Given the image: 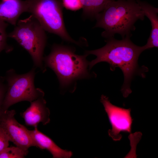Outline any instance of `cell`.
<instances>
[{
  "label": "cell",
  "mask_w": 158,
  "mask_h": 158,
  "mask_svg": "<svg viewBox=\"0 0 158 158\" xmlns=\"http://www.w3.org/2000/svg\"><path fill=\"white\" fill-rule=\"evenodd\" d=\"M44 97L30 102V107L22 114L27 125L35 128L40 123L46 125L50 122V111Z\"/></svg>",
  "instance_id": "cell-9"
},
{
  "label": "cell",
  "mask_w": 158,
  "mask_h": 158,
  "mask_svg": "<svg viewBox=\"0 0 158 158\" xmlns=\"http://www.w3.org/2000/svg\"><path fill=\"white\" fill-rule=\"evenodd\" d=\"M144 16L139 0H113L96 16L94 27L103 29L102 35L106 39L116 34L124 38L130 37L131 32L135 29V22L143 20Z\"/></svg>",
  "instance_id": "cell-2"
},
{
  "label": "cell",
  "mask_w": 158,
  "mask_h": 158,
  "mask_svg": "<svg viewBox=\"0 0 158 158\" xmlns=\"http://www.w3.org/2000/svg\"><path fill=\"white\" fill-rule=\"evenodd\" d=\"M8 25V23L0 20V53L3 50H5L6 52H9L13 49V48L8 45L7 43L8 36L6 29Z\"/></svg>",
  "instance_id": "cell-15"
},
{
  "label": "cell",
  "mask_w": 158,
  "mask_h": 158,
  "mask_svg": "<svg viewBox=\"0 0 158 158\" xmlns=\"http://www.w3.org/2000/svg\"><path fill=\"white\" fill-rule=\"evenodd\" d=\"M139 3L145 16H147L151 23L152 30L147 43L142 46L144 51L147 49L158 47V9L151 5L140 1Z\"/></svg>",
  "instance_id": "cell-12"
},
{
  "label": "cell",
  "mask_w": 158,
  "mask_h": 158,
  "mask_svg": "<svg viewBox=\"0 0 158 158\" xmlns=\"http://www.w3.org/2000/svg\"><path fill=\"white\" fill-rule=\"evenodd\" d=\"M11 0H2V1H10Z\"/></svg>",
  "instance_id": "cell-19"
},
{
  "label": "cell",
  "mask_w": 158,
  "mask_h": 158,
  "mask_svg": "<svg viewBox=\"0 0 158 158\" xmlns=\"http://www.w3.org/2000/svg\"><path fill=\"white\" fill-rule=\"evenodd\" d=\"M27 155L17 146L7 147L0 151V158H23Z\"/></svg>",
  "instance_id": "cell-14"
},
{
  "label": "cell",
  "mask_w": 158,
  "mask_h": 158,
  "mask_svg": "<svg viewBox=\"0 0 158 158\" xmlns=\"http://www.w3.org/2000/svg\"><path fill=\"white\" fill-rule=\"evenodd\" d=\"M130 37H126L121 40L113 37L107 38L106 44L103 47L85 53L87 56L92 54L96 57L89 63L90 69L98 63L105 62L109 64L111 70L114 71L117 67L121 70L124 80L121 90L125 97L132 92L130 83L134 76L138 75L144 78L148 70L145 66L140 68L138 64L140 55L144 51L142 46L134 44Z\"/></svg>",
  "instance_id": "cell-1"
},
{
  "label": "cell",
  "mask_w": 158,
  "mask_h": 158,
  "mask_svg": "<svg viewBox=\"0 0 158 158\" xmlns=\"http://www.w3.org/2000/svg\"><path fill=\"white\" fill-rule=\"evenodd\" d=\"M13 31L8 37L16 40L30 54L34 66L43 72V55L47 36L45 30L32 15L24 19L18 20Z\"/></svg>",
  "instance_id": "cell-4"
},
{
  "label": "cell",
  "mask_w": 158,
  "mask_h": 158,
  "mask_svg": "<svg viewBox=\"0 0 158 158\" xmlns=\"http://www.w3.org/2000/svg\"><path fill=\"white\" fill-rule=\"evenodd\" d=\"M35 68L33 67L29 72L22 74H18L13 69L6 72L4 77L7 89L1 111L8 110L11 106L18 102H30L44 97V92L35 87L34 85Z\"/></svg>",
  "instance_id": "cell-6"
},
{
  "label": "cell",
  "mask_w": 158,
  "mask_h": 158,
  "mask_svg": "<svg viewBox=\"0 0 158 158\" xmlns=\"http://www.w3.org/2000/svg\"><path fill=\"white\" fill-rule=\"evenodd\" d=\"M75 52L71 47L55 44L50 53L43 58L45 65L54 72L62 87L91 75L87 69L89 63L86 59L87 55H78Z\"/></svg>",
  "instance_id": "cell-3"
},
{
  "label": "cell",
  "mask_w": 158,
  "mask_h": 158,
  "mask_svg": "<svg viewBox=\"0 0 158 158\" xmlns=\"http://www.w3.org/2000/svg\"><path fill=\"white\" fill-rule=\"evenodd\" d=\"M27 10V0L2 1L0 2V20L15 26L20 15Z\"/></svg>",
  "instance_id": "cell-11"
},
{
  "label": "cell",
  "mask_w": 158,
  "mask_h": 158,
  "mask_svg": "<svg viewBox=\"0 0 158 158\" xmlns=\"http://www.w3.org/2000/svg\"><path fill=\"white\" fill-rule=\"evenodd\" d=\"M63 6L71 11H77L82 8L80 0H61Z\"/></svg>",
  "instance_id": "cell-16"
},
{
  "label": "cell",
  "mask_w": 158,
  "mask_h": 158,
  "mask_svg": "<svg viewBox=\"0 0 158 158\" xmlns=\"http://www.w3.org/2000/svg\"><path fill=\"white\" fill-rule=\"evenodd\" d=\"M7 89V84L4 77L0 76V112L2 110Z\"/></svg>",
  "instance_id": "cell-17"
},
{
  "label": "cell",
  "mask_w": 158,
  "mask_h": 158,
  "mask_svg": "<svg viewBox=\"0 0 158 158\" xmlns=\"http://www.w3.org/2000/svg\"><path fill=\"white\" fill-rule=\"evenodd\" d=\"M9 141L8 135L4 130L0 127V151L8 146Z\"/></svg>",
  "instance_id": "cell-18"
},
{
  "label": "cell",
  "mask_w": 158,
  "mask_h": 158,
  "mask_svg": "<svg viewBox=\"0 0 158 158\" xmlns=\"http://www.w3.org/2000/svg\"><path fill=\"white\" fill-rule=\"evenodd\" d=\"M34 128L29 131L36 147L47 150L54 158H70L72 156L71 151L61 148L50 138L39 130L37 127Z\"/></svg>",
  "instance_id": "cell-10"
},
{
  "label": "cell",
  "mask_w": 158,
  "mask_h": 158,
  "mask_svg": "<svg viewBox=\"0 0 158 158\" xmlns=\"http://www.w3.org/2000/svg\"><path fill=\"white\" fill-rule=\"evenodd\" d=\"M16 111L8 110L0 112V127L8 135L10 141L21 149L27 155L28 149L36 145L28 129L15 118Z\"/></svg>",
  "instance_id": "cell-7"
},
{
  "label": "cell",
  "mask_w": 158,
  "mask_h": 158,
  "mask_svg": "<svg viewBox=\"0 0 158 158\" xmlns=\"http://www.w3.org/2000/svg\"><path fill=\"white\" fill-rule=\"evenodd\" d=\"M100 101L108 116L112 128L108 131V134L115 141L120 140L122 135L121 132L130 133L133 119L130 115L131 109H125L112 104L109 98L104 95Z\"/></svg>",
  "instance_id": "cell-8"
},
{
  "label": "cell",
  "mask_w": 158,
  "mask_h": 158,
  "mask_svg": "<svg viewBox=\"0 0 158 158\" xmlns=\"http://www.w3.org/2000/svg\"><path fill=\"white\" fill-rule=\"evenodd\" d=\"M84 16L95 18L110 1L113 0H80Z\"/></svg>",
  "instance_id": "cell-13"
},
{
  "label": "cell",
  "mask_w": 158,
  "mask_h": 158,
  "mask_svg": "<svg viewBox=\"0 0 158 158\" xmlns=\"http://www.w3.org/2000/svg\"><path fill=\"white\" fill-rule=\"evenodd\" d=\"M27 12L39 22L44 30L57 35L63 40L78 45L68 32L63 17L61 0H27Z\"/></svg>",
  "instance_id": "cell-5"
}]
</instances>
